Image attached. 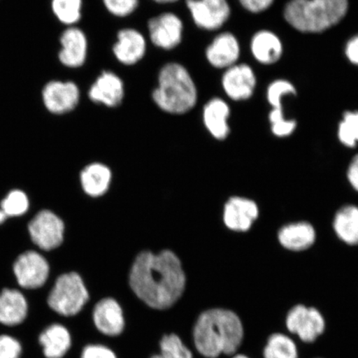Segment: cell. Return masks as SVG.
I'll return each instance as SVG.
<instances>
[{
  "instance_id": "6da1fadb",
  "label": "cell",
  "mask_w": 358,
  "mask_h": 358,
  "mask_svg": "<svg viewBox=\"0 0 358 358\" xmlns=\"http://www.w3.org/2000/svg\"><path fill=\"white\" fill-rule=\"evenodd\" d=\"M185 284L181 262L170 250L138 255L129 274V285L134 294L155 310L173 306L181 297Z\"/></svg>"
},
{
  "instance_id": "7a4b0ae2",
  "label": "cell",
  "mask_w": 358,
  "mask_h": 358,
  "mask_svg": "<svg viewBox=\"0 0 358 358\" xmlns=\"http://www.w3.org/2000/svg\"><path fill=\"white\" fill-rule=\"evenodd\" d=\"M244 330L234 312L213 308L200 315L194 327L196 348L201 355L216 358L234 355L243 342Z\"/></svg>"
},
{
  "instance_id": "3957f363",
  "label": "cell",
  "mask_w": 358,
  "mask_h": 358,
  "mask_svg": "<svg viewBox=\"0 0 358 358\" xmlns=\"http://www.w3.org/2000/svg\"><path fill=\"white\" fill-rule=\"evenodd\" d=\"M153 100L159 108L169 114L181 115L191 110L198 101L196 85L189 71L177 62L162 67Z\"/></svg>"
},
{
  "instance_id": "277c9868",
  "label": "cell",
  "mask_w": 358,
  "mask_h": 358,
  "mask_svg": "<svg viewBox=\"0 0 358 358\" xmlns=\"http://www.w3.org/2000/svg\"><path fill=\"white\" fill-rule=\"evenodd\" d=\"M348 0H291L285 20L304 33H320L337 24L346 15Z\"/></svg>"
},
{
  "instance_id": "5b68a950",
  "label": "cell",
  "mask_w": 358,
  "mask_h": 358,
  "mask_svg": "<svg viewBox=\"0 0 358 358\" xmlns=\"http://www.w3.org/2000/svg\"><path fill=\"white\" fill-rule=\"evenodd\" d=\"M89 295L77 273L62 275L49 294V307L62 316L77 315L87 302Z\"/></svg>"
},
{
  "instance_id": "8992f818",
  "label": "cell",
  "mask_w": 358,
  "mask_h": 358,
  "mask_svg": "<svg viewBox=\"0 0 358 358\" xmlns=\"http://www.w3.org/2000/svg\"><path fill=\"white\" fill-rule=\"evenodd\" d=\"M29 230L34 243L45 250L58 248L64 241V224L50 211L40 212L29 223Z\"/></svg>"
},
{
  "instance_id": "52a82bcc",
  "label": "cell",
  "mask_w": 358,
  "mask_h": 358,
  "mask_svg": "<svg viewBox=\"0 0 358 358\" xmlns=\"http://www.w3.org/2000/svg\"><path fill=\"white\" fill-rule=\"evenodd\" d=\"M286 325L291 333L297 334L306 343L315 342L325 329V321L321 313L315 308L301 304L289 312Z\"/></svg>"
},
{
  "instance_id": "ba28073f",
  "label": "cell",
  "mask_w": 358,
  "mask_h": 358,
  "mask_svg": "<svg viewBox=\"0 0 358 358\" xmlns=\"http://www.w3.org/2000/svg\"><path fill=\"white\" fill-rule=\"evenodd\" d=\"M42 96L46 109L55 115L69 113L80 101L79 88L73 82L52 80L45 85Z\"/></svg>"
},
{
  "instance_id": "9c48e42d",
  "label": "cell",
  "mask_w": 358,
  "mask_h": 358,
  "mask_svg": "<svg viewBox=\"0 0 358 358\" xmlns=\"http://www.w3.org/2000/svg\"><path fill=\"white\" fill-rule=\"evenodd\" d=\"M186 3L196 25L201 29L216 30L230 16L227 0H187Z\"/></svg>"
},
{
  "instance_id": "30bf717a",
  "label": "cell",
  "mask_w": 358,
  "mask_h": 358,
  "mask_svg": "<svg viewBox=\"0 0 358 358\" xmlns=\"http://www.w3.org/2000/svg\"><path fill=\"white\" fill-rule=\"evenodd\" d=\"M13 271L21 287L34 289L41 287L47 281L49 266L41 255L27 252L17 258Z\"/></svg>"
},
{
  "instance_id": "8fae6325",
  "label": "cell",
  "mask_w": 358,
  "mask_h": 358,
  "mask_svg": "<svg viewBox=\"0 0 358 358\" xmlns=\"http://www.w3.org/2000/svg\"><path fill=\"white\" fill-rule=\"evenodd\" d=\"M151 42L164 50H171L182 41V20L173 13H164L149 21Z\"/></svg>"
},
{
  "instance_id": "7c38bea8",
  "label": "cell",
  "mask_w": 358,
  "mask_h": 358,
  "mask_svg": "<svg viewBox=\"0 0 358 358\" xmlns=\"http://www.w3.org/2000/svg\"><path fill=\"white\" fill-rule=\"evenodd\" d=\"M222 87L231 99H248L252 96L256 87V77L252 69L248 65L232 66L223 75Z\"/></svg>"
},
{
  "instance_id": "4fadbf2b",
  "label": "cell",
  "mask_w": 358,
  "mask_h": 358,
  "mask_svg": "<svg viewBox=\"0 0 358 358\" xmlns=\"http://www.w3.org/2000/svg\"><path fill=\"white\" fill-rule=\"evenodd\" d=\"M258 214L257 205L252 200L235 196L225 205L223 220L232 231H246L252 227Z\"/></svg>"
},
{
  "instance_id": "5bb4252c",
  "label": "cell",
  "mask_w": 358,
  "mask_h": 358,
  "mask_svg": "<svg viewBox=\"0 0 358 358\" xmlns=\"http://www.w3.org/2000/svg\"><path fill=\"white\" fill-rule=\"evenodd\" d=\"M62 49L58 55L62 64L67 67L82 66L87 59V40L82 30L71 27L60 38Z\"/></svg>"
},
{
  "instance_id": "9a60e30c",
  "label": "cell",
  "mask_w": 358,
  "mask_h": 358,
  "mask_svg": "<svg viewBox=\"0 0 358 358\" xmlns=\"http://www.w3.org/2000/svg\"><path fill=\"white\" fill-rule=\"evenodd\" d=\"M92 101L109 107L118 106L122 102L124 84L117 75L111 71H104L89 90Z\"/></svg>"
},
{
  "instance_id": "2e32d148",
  "label": "cell",
  "mask_w": 358,
  "mask_h": 358,
  "mask_svg": "<svg viewBox=\"0 0 358 358\" xmlns=\"http://www.w3.org/2000/svg\"><path fill=\"white\" fill-rule=\"evenodd\" d=\"M117 43L114 45V55L124 65H134L144 57L146 42L144 36L133 29L120 30Z\"/></svg>"
},
{
  "instance_id": "e0dca14e",
  "label": "cell",
  "mask_w": 358,
  "mask_h": 358,
  "mask_svg": "<svg viewBox=\"0 0 358 358\" xmlns=\"http://www.w3.org/2000/svg\"><path fill=\"white\" fill-rule=\"evenodd\" d=\"M93 319L102 334L117 336L122 333L124 327L122 310L113 299H104L98 303L94 308Z\"/></svg>"
},
{
  "instance_id": "ac0fdd59",
  "label": "cell",
  "mask_w": 358,
  "mask_h": 358,
  "mask_svg": "<svg viewBox=\"0 0 358 358\" xmlns=\"http://www.w3.org/2000/svg\"><path fill=\"white\" fill-rule=\"evenodd\" d=\"M206 56L210 64L217 69H229L234 66L240 56L238 41L230 33L218 35L209 45Z\"/></svg>"
},
{
  "instance_id": "d6986e66",
  "label": "cell",
  "mask_w": 358,
  "mask_h": 358,
  "mask_svg": "<svg viewBox=\"0 0 358 358\" xmlns=\"http://www.w3.org/2000/svg\"><path fill=\"white\" fill-rule=\"evenodd\" d=\"M28 315V303L19 290L6 289L0 294V324L16 326Z\"/></svg>"
},
{
  "instance_id": "ffe728a7",
  "label": "cell",
  "mask_w": 358,
  "mask_h": 358,
  "mask_svg": "<svg viewBox=\"0 0 358 358\" xmlns=\"http://www.w3.org/2000/svg\"><path fill=\"white\" fill-rule=\"evenodd\" d=\"M315 231L307 222H296L282 227L279 232V241L285 248L301 252L306 250L315 243Z\"/></svg>"
},
{
  "instance_id": "44dd1931",
  "label": "cell",
  "mask_w": 358,
  "mask_h": 358,
  "mask_svg": "<svg viewBox=\"0 0 358 358\" xmlns=\"http://www.w3.org/2000/svg\"><path fill=\"white\" fill-rule=\"evenodd\" d=\"M205 127L217 140H224L229 134L227 120L230 109L227 103L219 98H214L205 105L203 108Z\"/></svg>"
},
{
  "instance_id": "7402d4cb",
  "label": "cell",
  "mask_w": 358,
  "mask_h": 358,
  "mask_svg": "<svg viewBox=\"0 0 358 358\" xmlns=\"http://www.w3.org/2000/svg\"><path fill=\"white\" fill-rule=\"evenodd\" d=\"M39 343L47 358H62L71 347V335L64 326L52 324L40 335Z\"/></svg>"
},
{
  "instance_id": "603a6c76",
  "label": "cell",
  "mask_w": 358,
  "mask_h": 358,
  "mask_svg": "<svg viewBox=\"0 0 358 358\" xmlns=\"http://www.w3.org/2000/svg\"><path fill=\"white\" fill-rule=\"evenodd\" d=\"M252 50L258 62L264 64H272L280 59L282 44L275 34L262 31L254 36Z\"/></svg>"
},
{
  "instance_id": "cb8c5ba5",
  "label": "cell",
  "mask_w": 358,
  "mask_h": 358,
  "mask_svg": "<svg viewBox=\"0 0 358 358\" xmlns=\"http://www.w3.org/2000/svg\"><path fill=\"white\" fill-rule=\"evenodd\" d=\"M111 178L110 169L101 164L88 165L80 174L83 187L92 196H99L108 189Z\"/></svg>"
},
{
  "instance_id": "d4e9b609",
  "label": "cell",
  "mask_w": 358,
  "mask_h": 358,
  "mask_svg": "<svg viewBox=\"0 0 358 358\" xmlns=\"http://www.w3.org/2000/svg\"><path fill=\"white\" fill-rule=\"evenodd\" d=\"M336 234L348 245H358V208L346 206L336 214L334 222Z\"/></svg>"
},
{
  "instance_id": "484cf974",
  "label": "cell",
  "mask_w": 358,
  "mask_h": 358,
  "mask_svg": "<svg viewBox=\"0 0 358 358\" xmlns=\"http://www.w3.org/2000/svg\"><path fill=\"white\" fill-rule=\"evenodd\" d=\"M265 358H298V350L295 343L287 336L275 334L268 339L264 350Z\"/></svg>"
},
{
  "instance_id": "4316f807",
  "label": "cell",
  "mask_w": 358,
  "mask_h": 358,
  "mask_svg": "<svg viewBox=\"0 0 358 358\" xmlns=\"http://www.w3.org/2000/svg\"><path fill=\"white\" fill-rule=\"evenodd\" d=\"M83 0H52V10L62 24L73 25L82 17Z\"/></svg>"
},
{
  "instance_id": "83f0119b",
  "label": "cell",
  "mask_w": 358,
  "mask_h": 358,
  "mask_svg": "<svg viewBox=\"0 0 358 358\" xmlns=\"http://www.w3.org/2000/svg\"><path fill=\"white\" fill-rule=\"evenodd\" d=\"M161 353L151 358H192V352L176 334L164 336L160 342Z\"/></svg>"
},
{
  "instance_id": "f1b7e54d",
  "label": "cell",
  "mask_w": 358,
  "mask_h": 358,
  "mask_svg": "<svg viewBox=\"0 0 358 358\" xmlns=\"http://www.w3.org/2000/svg\"><path fill=\"white\" fill-rule=\"evenodd\" d=\"M340 141L349 147L355 146L358 142V112H346L339 125Z\"/></svg>"
},
{
  "instance_id": "f546056e",
  "label": "cell",
  "mask_w": 358,
  "mask_h": 358,
  "mask_svg": "<svg viewBox=\"0 0 358 358\" xmlns=\"http://www.w3.org/2000/svg\"><path fill=\"white\" fill-rule=\"evenodd\" d=\"M1 209L8 217H19L29 209V199L24 192L12 191L1 203Z\"/></svg>"
},
{
  "instance_id": "4dcf8cb0",
  "label": "cell",
  "mask_w": 358,
  "mask_h": 358,
  "mask_svg": "<svg viewBox=\"0 0 358 358\" xmlns=\"http://www.w3.org/2000/svg\"><path fill=\"white\" fill-rule=\"evenodd\" d=\"M270 122L273 133L279 137L289 136V134L293 133L295 127H296V122L294 120H286L284 118L282 109L274 108L271 112Z\"/></svg>"
},
{
  "instance_id": "1f68e13d",
  "label": "cell",
  "mask_w": 358,
  "mask_h": 358,
  "mask_svg": "<svg viewBox=\"0 0 358 358\" xmlns=\"http://www.w3.org/2000/svg\"><path fill=\"white\" fill-rule=\"evenodd\" d=\"M287 94H295L293 85L287 80H275L268 89V101L274 108L282 109L281 98Z\"/></svg>"
},
{
  "instance_id": "d6a6232c",
  "label": "cell",
  "mask_w": 358,
  "mask_h": 358,
  "mask_svg": "<svg viewBox=\"0 0 358 358\" xmlns=\"http://www.w3.org/2000/svg\"><path fill=\"white\" fill-rule=\"evenodd\" d=\"M107 10L117 17H127L136 10L138 0H103Z\"/></svg>"
},
{
  "instance_id": "836d02e7",
  "label": "cell",
  "mask_w": 358,
  "mask_h": 358,
  "mask_svg": "<svg viewBox=\"0 0 358 358\" xmlns=\"http://www.w3.org/2000/svg\"><path fill=\"white\" fill-rule=\"evenodd\" d=\"M22 346L17 340L8 335L0 336V358H20Z\"/></svg>"
},
{
  "instance_id": "e575fe53",
  "label": "cell",
  "mask_w": 358,
  "mask_h": 358,
  "mask_svg": "<svg viewBox=\"0 0 358 358\" xmlns=\"http://www.w3.org/2000/svg\"><path fill=\"white\" fill-rule=\"evenodd\" d=\"M82 358H116V357L113 352L106 347L91 345L85 348Z\"/></svg>"
},
{
  "instance_id": "d590c367",
  "label": "cell",
  "mask_w": 358,
  "mask_h": 358,
  "mask_svg": "<svg viewBox=\"0 0 358 358\" xmlns=\"http://www.w3.org/2000/svg\"><path fill=\"white\" fill-rule=\"evenodd\" d=\"M240 2L246 10L258 13L266 10L274 0H240Z\"/></svg>"
},
{
  "instance_id": "8d00e7d4",
  "label": "cell",
  "mask_w": 358,
  "mask_h": 358,
  "mask_svg": "<svg viewBox=\"0 0 358 358\" xmlns=\"http://www.w3.org/2000/svg\"><path fill=\"white\" fill-rule=\"evenodd\" d=\"M346 55L353 64L358 65V35L348 43Z\"/></svg>"
},
{
  "instance_id": "74e56055",
  "label": "cell",
  "mask_w": 358,
  "mask_h": 358,
  "mask_svg": "<svg viewBox=\"0 0 358 358\" xmlns=\"http://www.w3.org/2000/svg\"><path fill=\"white\" fill-rule=\"evenodd\" d=\"M348 178L353 189L358 192V155L352 160L348 170Z\"/></svg>"
},
{
  "instance_id": "f35d334b",
  "label": "cell",
  "mask_w": 358,
  "mask_h": 358,
  "mask_svg": "<svg viewBox=\"0 0 358 358\" xmlns=\"http://www.w3.org/2000/svg\"><path fill=\"white\" fill-rule=\"evenodd\" d=\"M7 217L8 216L6 213H4L2 209H0V224H2L4 221H6Z\"/></svg>"
},
{
  "instance_id": "ab89813d",
  "label": "cell",
  "mask_w": 358,
  "mask_h": 358,
  "mask_svg": "<svg viewBox=\"0 0 358 358\" xmlns=\"http://www.w3.org/2000/svg\"><path fill=\"white\" fill-rule=\"evenodd\" d=\"M154 1L159 3H168L178 1V0H154Z\"/></svg>"
},
{
  "instance_id": "60d3db41",
  "label": "cell",
  "mask_w": 358,
  "mask_h": 358,
  "mask_svg": "<svg viewBox=\"0 0 358 358\" xmlns=\"http://www.w3.org/2000/svg\"><path fill=\"white\" fill-rule=\"evenodd\" d=\"M234 358H248V357H245L244 355H237L234 357Z\"/></svg>"
}]
</instances>
